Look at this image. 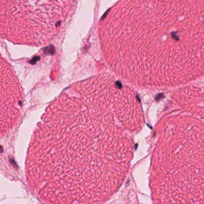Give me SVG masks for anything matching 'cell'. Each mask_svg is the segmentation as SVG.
Instances as JSON below:
<instances>
[{"label":"cell","mask_w":204,"mask_h":204,"mask_svg":"<svg viewBox=\"0 0 204 204\" xmlns=\"http://www.w3.org/2000/svg\"><path fill=\"white\" fill-rule=\"evenodd\" d=\"M113 75L74 82L49 103L33 132L28 186L43 204H104L121 188L144 124L134 90Z\"/></svg>","instance_id":"1"},{"label":"cell","mask_w":204,"mask_h":204,"mask_svg":"<svg viewBox=\"0 0 204 204\" xmlns=\"http://www.w3.org/2000/svg\"><path fill=\"white\" fill-rule=\"evenodd\" d=\"M126 26L107 39L105 62L142 88L181 86L204 76V0H135Z\"/></svg>","instance_id":"2"},{"label":"cell","mask_w":204,"mask_h":204,"mask_svg":"<svg viewBox=\"0 0 204 204\" xmlns=\"http://www.w3.org/2000/svg\"><path fill=\"white\" fill-rule=\"evenodd\" d=\"M155 131L151 181L156 204H204V88L174 91Z\"/></svg>","instance_id":"3"},{"label":"cell","mask_w":204,"mask_h":204,"mask_svg":"<svg viewBox=\"0 0 204 204\" xmlns=\"http://www.w3.org/2000/svg\"><path fill=\"white\" fill-rule=\"evenodd\" d=\"M1 120L0 131L2 137L19 121L24 95L19 81L11 64L1 59Z\"/></svg>","instance_id":"4"}]
</instances>
